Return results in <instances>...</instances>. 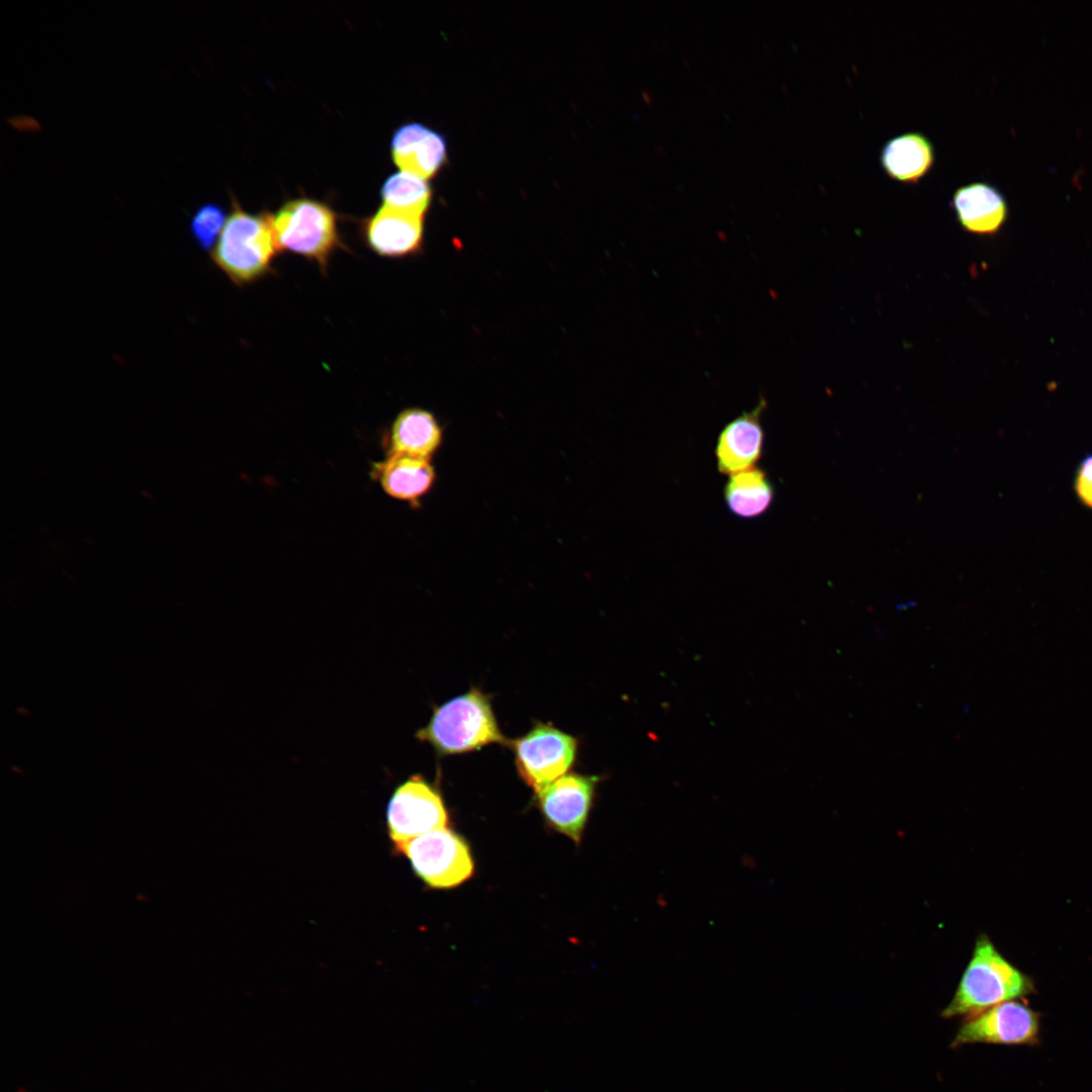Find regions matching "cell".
Listing matches in <instances>:
<instances>
[{
  "label": "cell",
  "mask_w": 1092,
  "mask_h": 1092,
  "mask_svg": "<svg viewBox=\"0 0 1092 1092\" xmlns=\"http://www.w3.org/2000/svg\"><path fill=\"white\" fill-rule=\"evenodd\" d=\"M1039 1033V1015L1011 1000L969 1017L956 1033L952 1048L970 1043L1033 1044Z\"/></svg>",
  "instance_id": "cell-8"
},
{
  "label": "cell",
  "mask_w": 1092,
  "mask_h": 1092,
  "mask_svg": "<svg viewBox=\"0 0 1092 1092\" xmlns=\"http://www.w3.org/2000/svg\"><path fill=\"white\" fill-rule=\"evenodd\" d=\"M415 874L432 889H450L469 880L474 861L467 842L448 827L396 845Z\"/></svg>",
  "instance_id": "cell-5"
},
{
  "label": "cell",
  "mask_w": 1092,
  "mask_h": 1092,
  "mask_svg": "<svg viewBox=\"0 0 1092 1092\" xmlns=\"http://www.w3.org/2000/svg\"><path fill=\"white\" fill-rule=\"evenodd\" d=\"M226 220L224 208L215 202L202 203L194 210L189 221V232L199 250L206 252L213 249Z\"/></svg>",
  "instance_id": "cell-19"
},
{
  "label": "cell",
  "mask_w": 1092,
  "mask_h": 1092,
  "mask_svg": "<svg viewBox=\"0 0 1092 1092\" xmlns=\"http://www.w3.org/2000/svg\"><path fill=\"white\" fill-rule=\"evenodd\" d=\"M416 737L443 755L506 742L488 698L477 689L436 708L428 725L421 728Z\"/></svg>",
  "instance_id": "cell-2"
},
{
  "label": "cell",
  "mask_w": 1092,
  "mask_h": 1092,
  "mask_svg": "<svg viewBox=\"0 0 1092 1092\" xmlns=\"http://www.w3.org/2000/svg\"><path fill=\"white\" fill-rule=\"evenodd\" d=\"M1033 992L1031 980L1008 962L988 937L978 939L958 989L941 1016L972 1017Z\"/></svg>",
  "instance_id": "cell-1"
},
{
  "label": "cell",
  "mask_w": 1092,
  "mask_h": 1092,
  "mask_svg": "<svg viewBox=\"0 0 1092 1092\" xmlns=\"http://www.w3.org/2000/svg\"><path fill=\"white\" fill-rule=\"evenodd\" d=\"M512 746L519 775L538 793L571 767L577 741L550 724L539 723Z\"/></svg>",
  "instance_id": "cell-6"
},
{
  "label": "cell",
  "mask_w": 1092,
  "mask_h": 1092,
  "mask_svg": "<svg viewBox=\"0 0 1092 1092\" xmlns=\"http://www.w3.org/2000/svg\"><path fill=\"white\" fill-rule=\"evenodd\" d=\"M279 251L300 255L326 272L332 255L342 247L337 217L325 203L297 198L267 214Z\"/></svg>",
  "instance_id": "cell-4"
},
{
  "label": "cell",
  "mask_w": 1092,
  "mask_h": 1092,
  "mask_svg": "<svg viewBox=\"0 0 1092 1092\" xmlns=\"http://www.w3.org/2000/svg\"><path fill=\"white\" fill-rule=\"evenodd\" d=\"M373 471L388 495L406 502H417L427 493L436 477L430 459L398 453H388Z\"/></svg>",
  "instance_id": "cell-15"
},
{
  "label": "cell",
  "mask_w": 1092,
  "mask_h": 1092,
  "mask_svg": "<svg viewBox=\"0 0 1092 1092\" xmlns=\"http://www.w3.org/2000/svg\"><path fill=\"white\" fill-rule=\"evenodd\" d=\"M950 205L960 225L973 235H995L1008 217L1004 195L987 182L978 181L957 188Z\"/></svg>",
  "instance_id": "cell-12"
},
{
  "label": "cell",
  "mask_w": 1092,
  "mask_h": 1092,
  "mask_svg": "<svg viewBox=\"0 0 1092 1092\" xmlns=\"http://www.w3.org/2000/svg\"><path fill=\"white\" fill-rule=\"evenodd\" d=\"M391 156L400 171L426 180L433 177L446 159L444 138L421 123L399 127L391 140Z\"/></svg>",
  "instance_id": "cell-13"
},
{
  "label": "cell",
  "mask_w": 1092,
  "mask_h": 1092,
  "mask_svg": "<svg viewBox=\"0 0 1092 1092\" xmlns=\"http://www.w3.org/2000/svg\"><path fill=\"white\" fill-rule=\"evenodd\" d=\"M766 406L765 398L759 397L752 410L743 412L723 427L715 446L720 473L732 475L753 468L761 458L764 444L761 417Z\"/></svg>",
  "instance_id": "cell-10"
},
{
  "label": "cell",
  "mask_w": 1092,
  "mask_h": 1092,
  "mask_svg": "<svg viewBox=\"0 0 1092 1092\" xmlns=\"http://www.w3.org/2000/svg\"><path fill=\"white\" fill-rule=\"evenodd\" d=\"M934 163L933 144L917 131L888 140L880 153V164L886 175L903 184H918L929 174Z\"/></svg>",
  "instance_id": "cell-14"
},
{
  "label": "cell",
  "mask_w": 1092,
  "mask_h": 1092,
  "mask_svg": "<svg viewBox=\"0 0 1092 1092\" xmlns=\"http://www.w3.org/2000/svg\"><path fill=\"white\" fill-rule=\"evenodd\" d=\"M380 194L384 207L419 216H424L431 202L427 180L405 171L389 176Z\"/></svg>",
  "instance_id": "cell-18"
},
{
  "label": "cell",
  "mask_w": 1092,
  "mask_h": 1092,
  "mask_svg": "<svg viewBox=\"0 0 1092 1092\" xmlns=\"http://www.w3.org/2000/svg\"><path fill=\"white\" fill-rule=\"evenodd\" d=\"M388 833L396 845L445 828L449 817L440 793L422 776H412L392 793L387 809Z\"/></svg>",
  "instance_id": "cell-7"
},
{
  "label": "cell",
  "mask_w": 1092,
  "mask_h": 1092,
  "mask_svg": "<svg viewBox=\"0 0 1092 1092\" xmlns=\"http://www.w3.org/2000/svg\"><path fill=\"white\" fill-rule=\"evenodd\" d=\"M278 251L267 214H251L233 199L232 211L211 250L212 263L235 285L245 286L269 273Z\"/></svg>",
  "instance_id": "cell-3"
},
{
  "label": "cell",
  "mask_w": 1092,
  "mask_h": 1092,
  "mask_svg": "<svg viewBox=\"0 0 1092 1092\" xmlns=\"http://www.w3.org/2000/svg\"><path fill=\"white\" fill-rule=\"evenodd\" d=\"M1073 485L1078 500L1092 510V453L1078 464Z\"/></svg>",
  "instance_id": "cell-20"
},
{
  "label": "cell",
  "mask_w": 1092,
  "mask_h": 1092,
  "mask_svg": "<svg viewBox=\"0 0 1092 1092\" xmlns=\"http://www.w3.org/2000/svg\"><path fill=\"white\" fill-rule=\"evenodd\" d=\"M723 492L728 510L743 519L757 518L766 512L775 493L766 473L756 467L729 475Z\"/></svg>",
  "instance_id": "cell-17"
},
{
  "label": "cell",
  "mask_w": 1092,
  "mask_h": 1092,
  "mask_svg": "<svg viewBox=\"0 0 1092 1092\" xmlns=\"http://www.w3.org/2000/svg\"><path fill=\"white\" fill-rule=\"evenodd\" d=\"M599 778L566 774L536 793L538 808L555 831L579 843Z\"/></svg>",
  "instance_id": "cell-9"
},
{
  "label": "cell",
  "mask_w": 1092,
  "mask_h": 1092,
  "mask_svg": "<svg viewBox=\"0 0 1092 1092\" xmlns=\"http://www.w3.org/2000/svg\"><path fill=\"white\" fill-rule=\"evenodd\" d=\"M442 442V430L436 418L421 408L402 411L389 434V452L430 459Z\"/></svg>",
  "instance_id": "cell-16"
},
{
  "label": "cell",
  "mask_w": 1092,
  "mask_h": 1092,
  "mask_svg": "<svg viewBox=\"0 0 1092 1092\" xmlns=\"http://www.w3.org/2000/svg\"><path fill=\"white\" fill-rule=\"evenodd\" d=\"M363 235L369 248L379 256L402 258L413 255L423 245V216L382 206L365 220Z\"/></svg>",
  "instance_id": "cell-11"
}]
</instances>
